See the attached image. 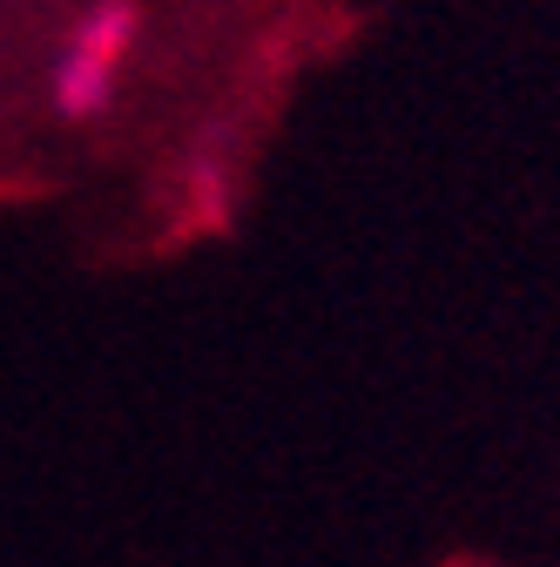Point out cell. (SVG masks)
Returning a JSON list of instances; mask_svg holds the SVG:
<instances>
[{
    "label": "cell",
    "instance_id": "6da1fadb",
    "mask_svg": "<svg viewBox=\"0 0 560 567\" xmlns=\"http://www.w3.org/2000/svg\"><path fill=\"white\" fill-rule=\"evenodd\" d=\"M128 28H135L128 8H95V14L82 21V34L68 41V54H61V68H54V102H61V115H95V109L108 102L115 68H122V54H128Z\"/></svg>",
    "mask_w": 560,
    "mask_h": 567
}]
</instances>
